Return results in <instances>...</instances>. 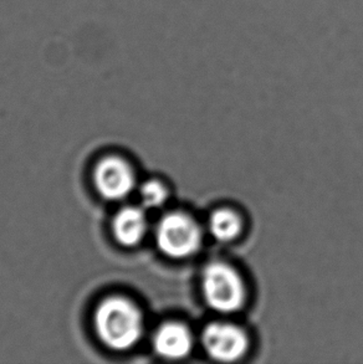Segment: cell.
I'll list each match as a JSON object with an SVG mask.
<instances>
[{"label": "cell", "mask_w": 363, "mask_h": 364, "mask_svg": "<svg viewBox=\"0 0 363 364\" xmlns=\"http://www.w3.org/2000/svg\"><path fill=\"white\" fill-rule=\"evenodd\" d=\"M95 328L100 340L110 348L130 350L142 336V314L127 299L110 297L96 310Z\"/></svg>", "instance_id": "1"}, {"label": "cell", "mask_w": 363, "mask_h": 364, "mask_svg": "<svg viewBox=\"0 0 363 364\" xmlns=\"http://www.w3.org/2000/svg\"><path fill=\"white\" fill-rule=\"evenodd\" d=\"M201 289L206 305L216 312L233 314L246 305V281L236 267L223 261H213L203 269Z\"/></svg>", "instance_id": "2"}, {"label": "cell", "mask_w": 363, "mask_h": 364, "mask_svg": "<svg viewBox=\"0 0 363 364\" xmlns=\"http://www.w3.org/2000/svg\"><path fill=\"white\" fill-rule=\"evenodd\" d=\"M156 242L164 255L172 259H186L201 250L203 232L189 214L169 213L157 224Z\"/></svg>", "instance_id": "3"}, {"label": "cell", "mask_w": 363, "mask_h": 364, "mask_svg": "<svg viewBox=\"0 0 363 364\" xmlns=\"http://www.w3.org/2000/svg\"><path fill=\"white\" fill-rule=\"evenodd\" d=\"M201 345L211 360L233 363L241 360L249 350V337L239 326L229 322H213L201 333Z\"/></svg>", "instance_id": "4"}, {"label": "cell", "mask_w": 363, "mask_h": 364, "mask_svg": "<svg viewBox=\"0 0 363 364\" xmlns=\"http://www.w3.org/2000/svg\"><path fill=\"white\" fill-rule=\"evenodd\" d=\"M93 181L98 193L108 200H121L132 192L136 179L132 168L118 157H107L95 168Z\"/></svg>", "instance_id": "5"}, {"label": "cell", "mask_w": 363, "mask_h": 364, "mask_svg": "<svg viewBox=\"0 0 363 364\" xmlns=\"http://www.w3.org/2000/svg\"><path fill=\"white\" fill-rule=\"evenodd\" d=\"M193 336L189 328L179 322H167L153 336V348L158 355L169 360L186 358L193 350Z\"/></svg>", "instance_id": "6"}, {"label": "cell", "mask_w": 363, "mask_h": 364, "mask_svg": "<svg viewBox=\"0 0 363 364\" xmlns=\"http://www.w3.org/2000/svg\"><path fill=\"white\" fill-rule=\"evenodd\" d=\"M112 229L120 244L137 245L147 232V218L140 208H123L113 219Z\"/></svg>", "instance_id": "7"}, {"label": "cell", "mask_w": 363, "mask_h": 364, "mask_svg": "<svg viewBox=\"0 0 363 364\" xmlns=\"http://www.w3.org/2000/svg\"><path fill=\"white\" fill-rule=\"evenodd\" d=\"M244 223L241 214L231 208H219L211 213L208 230L216 242H231L241 237Z\"/></svg>", "instance_id": "8"}, {"label": "cell", "mask_w": 363, "mask_h": 364, "mask_svg": "<svg viewBox=\"0 0 363 364\" xmlns=\"http://www.w3.org/2000/svg\"><path fill=\"white\" fill-rule=\"evenodd\" d=\"M140 199L144 208L157 209L167 202V188L157 181H149L140 188Z\"/></svg>", "instance_id": "9"}]
</instances>
